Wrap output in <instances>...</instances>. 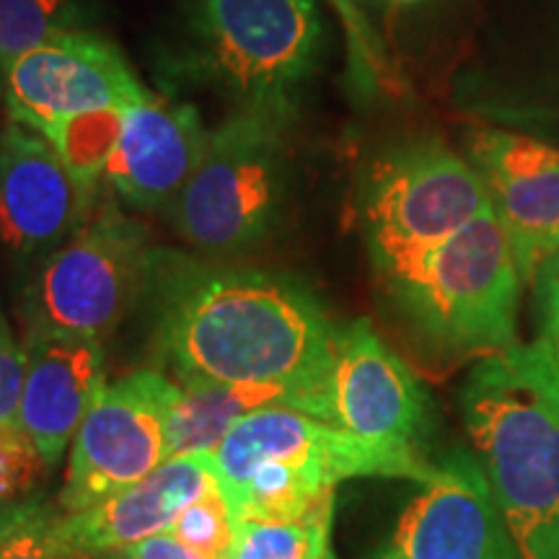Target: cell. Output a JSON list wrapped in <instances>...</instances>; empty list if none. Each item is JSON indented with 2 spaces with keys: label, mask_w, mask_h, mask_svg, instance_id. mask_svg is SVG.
Instances as JSON below:
<instances>
[{
  "label": "cell",
  "mask_w": 559,
  "mask_h": 559,
  "mask_svg": "<svg viewBox=\"0 0 559 559\" xmlns=\"http://www.w3.org/2000/svg\"><path fill=\"white\" fill-rule=\"evenodd\" d=\"M26 353L16 345L13 334L0 317V425L19 423V402L24 391Z\"/></svg>",
  "instance_id": "obj_25"
},
{
  "label": "cell",
  "mask_w": 559,
  "mask_h": 559,
  "mask_svg": "<svg viewBox=\"0 0 559 559\" xmlns=\"http://www.w3.org/2000/svg\"><path fill=\"white\" fill-rule=\"evenodd\" d=\"M96 187L45 135L11 120L0 132V260L34 267L73 239L96 213Z\"/></svg>",
  "instance_id": "obj_11"
},
{
  "label": "cell",
  "mask_w": 559,
  "mask_h": 559,
  "mask_svg": "<svg viewBox=\"0 0 559 559\" xmlns=\"http://www.w3.org/2000/svg\"><path fill=\"white\" fill-rule=\"evenodd\" d=\"M326 559H337V557H334V551H330V557H326Z\"/></svg>",
  "instance_id": "obj_28"
},
{
  "label": "cell",
  "mask_w": 559,
  "mask_h": 559,
  "mask_svg": "<svg viewBox=\"0 0 559 559\" xmlns=\"http://www.w3.org/2000/svg\"><path fill=\"white\" fill-rule=\"evenodd\" d=\"M213 485H218L213 453L166 459L148 477L96 506L79 513H62L58 508V531L70 547L91 557L102 555L169 531L181 510Z\"/></svg>",
  "instance_id": "obj_17"
},
{
  "label": "cell",
  "mask_w": 559,
  "mask_h": 559,
  "mask_svg": "<svg viewBox=\"0 0 559 559\" xmlns=\"http://www.w3.org/2000/svg\"><path fill=\"white\" fill-rule=\"evenodd\" d=\"M207 135L198 109L153 96L122 111L102 179L132 207L166 213L198 169Z\"/></svg>",
  "instance_id": "obj_15"
},
{
  "label": "cell",
  "mask_w": 559,
  "mask_h": 559,
  "mask_svg": "<svg viewBox=\"0 0 559 559\" xmlns=\"http://www.w3.org/2000/svg\"><path fill=\"white\" fill-rule=\"evenodd\" d=\"M531 283H534L542 340L547 342L555 358L559 360V251L539 264Z\"/></svg>",
  "instance_id": "obj_26"
},
{
  "label": "cell",
  "mask_w": 559,
  "mask_h": 559,
  "mask_svg": "<svg viewBox=\"0 0 559 559\" xmlns=\"http://www.w3.org/2000/svg\"><path fill=\"white\" fill-rule=\"evenodd\" d=\"M332 425L353 436L412 449L430 425L428 391L368 319L337 326Z\"/></svg>",
  "instance_id": "obj_13"
},
{
  "label": "cell",
  "mask_w": 559,
  "mask_h": 559,
  "mask_svg": "<svg viewBox=\"0 0 559 559\" xmlns=\"http://www.w3.org/2000/svg\"><path fill=\"white\" fill-rule=\"evenodd\" d=\"M330 528L332 510L298 523L239 521L228 559H326Z\"/></svg>",
  "instance_id": "obj_21"
},
{
  "label": "cell",
  "mask_w": 559,
  "mask_h": 559,
  "mask_svg": "<svg viewBox=\"0 0 559 559\" xmlns=\"http://www.w3.org/2000/svg\"><path fill=\"white\" fill-rule=\"evenodd\" d=\"M466 156L531 283L539 264L559 251V151L521 132L474 130Z\"/></svg>",
  "instance_id": "obj_14"
},
{
  "label": "cell",
  "mask_w": 559,
  "mask_h": 559,
  "mask_svg": "<svg viewBox=\"0 0 559 559\" xmlns=\"http://www.w3.org/2000/svg\"><path fill=\"white\" fill-rule=\"evenodd\" d=\"M523 275L489 207L400 275L381 280L389 309L425 358L461 362L513 345Z\"/></svg>",
  "instance_id": "obj_3"
},
{
  "label": "cell",
  "mask_w": 559,
  "mask_h": 559,
  "mask_svg": "<svg viewBox=\"0 0 559 559\" xmlns=\"http://www.w3.org/2000/svg\"><path fill=\"white\" fill-rule=\"evenodd\" d=\"M148 234L120 207L104 205L73 239L37 262L21 290L26 334L107 340L145 290Z\"/></svg>",
  "instance_id": "obj_7"
},
{
  "label": "cell",
  "mask_w": 559,
  "mask_h": 559,
  "mask_svg": "<svg viewBox=\"0 0 559 559\" xmlns=\"http://www.w3.org/2000/svg\"><path fill=\"white\" fill-rule=\"evenodd\" d=\"M270 407L309 415L304 394L290 383H174L166 415V456L213 453L239 419Z\"/></svg>",
  "instance_id": "obj_18"
},
{
  "label": "cell",
  "mask_w": 559,
  "mask_h": 559,
  "mask_svg": "<svg viewBox=\"0 0 559 559\" xmlns=\"http://www.w3.org/2000/svg\"><path fill=\"white\" fill-rule=\"evenodd\" d=\"M489 207V192L469 158L438 138L386 151L362 187V226L376 275H400Z\"/></svg>",
  "instance_id": "obj_5"
},
{
  "label": "cell",
  "mask_w": 559,
  "mask_h": 559,
  "mask_svg": "<svg viewBox=\"0 0 559 559\" xmlns=\"http://www.w3.org/2000/svg\"><path fill=\"white\" fill-rule=\"evenodd\" d=\"M0 86L11 120L37 132L153 99L117 45L91 29L62 32L21 55Z\"/></svg>",
  "instance_id": "obj_10"
},
{
  "label": "cell",
  "mask_w": 559,
  "mask_h": 559,
  "mask_svg": "<svg viewBox=\"0 0 559 559\" xmlns=\"http://www.w3.org/2000/svg\"><path fill=\"white\" fill-rule=\"evenodd\" d=\"M41 469L45 461L19 423L0 425V508L29 498Z\"/></svg>",
  "instance_id": "obj_23"
},
{
  "label": "cell",
  "mask_w": 559,
  "mask_h": 559,
  "mask_svg": "<svg viewBox=\"0 0 559 559\" xmlns=\"http://www.w3.org/2000/svg\"><path fill=\"white\" fill-rule=\"evenodd\" d=\"M94 559H200L192 555L185 544L174 539L169 531L164 534L148 536V539L124 544V547L102 551V555H94Z\"/></svg>",
  "instance_id": "obj_27"
},
{
  "label": "cell",
  "mask_w": 559,
  "mask_h": 559,
  "mask_svg": "<svg viewBox=\"0 0 559 559\" xmlns=\"http://www.w3.org/2000/svg\"><path fill=\"white\" fill-rule=\"evenodd\" d=\"M461 417L523 559H559V360L542 337L481 358Z\"/></svg>",
  "instance_id": "obj_2"
},
{
  "label": "cell",
  "mask_w": 559,
  "mask_h": 559,
  "mask_svg": "<svg viewBox=\"0 0 559 559\" xmlns=\"http://www.w3.org/2000/svg\"><path fill=\"white\" fill-rule=\"evenodd\" d=\"M169 534L200 559H228L236 539V521L221 481L181 510Z\"/></svg>",
  "instance_id": "obj_22"
},
{
  "label": "cell",
  "mask_w": 559,
  "mask_h": 559,
  "mask_svg": "<svg viewBox=\"0 0 559 559\" xmlns=\"http://www.w3.org/2000/svg\"><path fill=\"white\" fill-rule=\"evenodd\" d=\"M194 66L239 109L290 117L321 45L313 0H192Z\"/></svg>",
  "instance_id": "obj_6"
},
{
  "label": "cell",
  "mask_w": 559,
  "mask_h": 559,
  "mask_svg": "<svg viewBox=\"0 0 559 559\" xmlns=\"http://www.w3.org/2000/svg\"><path fill=\"white\" fill-rule=\"evenodd\" d=\"M143 293L156 370L174 383H290L332 423L337 326L304 283L153 249Z\"/></svg>",
  "instance_id": "obj_1"
},
{
  "label": "cell",
  "mask_w": 559,
  "mask_h": 559,
  "mask_svg": "<svg viewBox=\"0 0 559 559\" xmlns=\"http://www.w3.org/2000/svg\"><path fill=\"white\" fill-rule=\"evenodd\" d=\"M332 9L340 13L342 24L349 37V58L362 79L370 83H386L389 81V60L381 50V41L376 39L373 29L362 16L358 5L353 0H330Z\"/></svg>",
  "instance_id": "obj_24"
},
{
  "label": "cell",
  "mask_w": 559,
  "mask_h": 559,
  "mask_svg": "<svg viewBox=\"0 0 559 559\" xmlns=\"http://www.w3.org/2000/svg\"><path fill=\"white\" fill-rule=\"evenodd\" d=\"M285 124L288 117L236 109L210 130L198 169L166 210L181 241L234 257L267 239L288 190Z\"/></svg>",
  "instance_id": "obj_4"
},
{
  "label": "cell",
  "mask_w": 559,
  "mask_h": 559,
  "mask_svg": "<svg viewBox=\"0 0 559 559\" xmlns=\"http://www.w3.org/2000/svg\"><path fill=\"white\" fill-rule=\"evenodd\" d=\"M24 353L26 376L16 419L52 469L107 386V355L102 340L79 334H26Z\"/></svg>",
  "instance_id": "obj_16"
},
{
  "label": "cell",
  "mask_w": 559,
  "mask_h": 559,
  "mask_svg": "<svg viewBox=\"0 0 559 559\" xmlns=\"http://www.w3.org/2000/svg\"><path fill=\"white\" fill-rule=\"evenodd\" d=\"M223 495L234 492L254 466L283 461L293 466H317L334 485L353 477H402L425 485L436 472L419 449L379 443L324 423L304 412L270 407L247 415L213 451Z\"/></svg>",
  "instance_id": "obj_9"
},
{
  "label": "cell",
  "mask_w": 559,
  "mask_h": 559,
  "mask_svg": "<svg viewBox=\"0 0 559 559\" xmlns=\"http://www.w3.org/2000/svg\"><path fill=\"white\" fill-rule=\"evenodd\" d=\"M86 0H0V83L34 47L70 29H86Z\"/></svg>",
  "instance_id": "obj_19"
},
{
  "label": "cell",
  "mask_w": 559,
  "mask_h": 559,
  "mask_svg": "<svg viewBox=\"0 0 559 559\" xmlns=\"http://www.w3.org/2000/svg\"><path fill=\"white\" fill-rule=\"evenodd\" d=\"M0 559H94L58 531V506L29 498L0 508Z\"/></svg>",
  "instance_id": "obj_20"
},
{
  "label": "cell",
  "mask_w": 559,
  "mask_h": 559,
  "mask_svg": "<svg viewBox=\"0 0 559 559\" xmlns=\"http://www.w3.org/2000/svg\"><path fill=\"white\" fill-rule=\"evenodd\" d=\"M373 559H523L477 456L451 451Z\"/></svg>",
  "instance_id": "obj_12"
},
{
  "label": "cell",
  "mask_w": 559,
  "mask_h": 559,
  "mask_svg": "<svg viewBox=\"0 0 559 559\" xmlns=\"http://www.w3.org/2000/svg\"><path fill=\"white\" fill-rule=\"evenodd\" d=\"M174 381L160 370H138L107 383L83 417L70 451L58 506L79 513L135 485L166 459V415Z\"/></svg>",
  "instance_id": "obj_8"
}]
</instances>
